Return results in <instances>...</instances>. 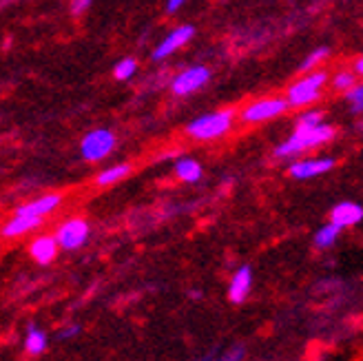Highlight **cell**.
<instances>
[{
	"label": "cell",
	"mask_w": 363,
	"mask_h": 361,
	"mask_svg": "<svg viewBox=\"0 0 363 361\" xmlns=\"http://www.w3.org/2000/svg\"><path fill=\"white\" fill-rule=\"evenodd\" d=\"M335 135V129L328 124H319V126H311V129H303V126H297L295 133L290 135L284 144L275 149L277 157H293L299 155L308 149H315L319 144H325Z\"/></svg>",
	"instance_id": "obj_1"
},
{
	"label": "cell",
	"mask_w": 363,
	"mask_h": 361,
	"mask_svg": "<svg viewBox=\"0 0 363 361\" xmlns=\"http://www.w3.org/2000/svg\"><path fill=\"white\" fill-rule=\"evenodd\" d=\"M233 122H235V111H230V109L213 111V113L199 116V118H195L193 122H189V124H186V133H189L193 140L208 142V140H217V138L226 135V133L230 131Z\"/></svg>",
	"instance_id": "obj_2"
},
{
	"label": "cell",
	"mask_w": 363,
	"mask_h": 361,
	"mask_svg": "<svg viewBox=\"0 0 363 361\" xmlns=\"http://www.w3.org/2000/svg\"><path fill=\"white\" fill-rule=\"evenodd\" d=\"M328 76L323 71H315V74H308L306 78L297 80L295 84H290L288 94H286V102L288 106H306L313 104L315 100H319L321 96V87L325 84Z\"/></svg>",
	"instance_id": "obj_3"
},
{
	"label": "cell",
	"mask_w": 363,
	"mask_h": 361,
	"mask_svg": "<svg viewBox=\"0 0 363 361\" xmlns=\"http://www.w3.org/2000/svg\"><path fill=\"white\" fill-rule=\"evenodd\" d=\"M118 144V138L113 131L108 129H96L89 131L82 142H80V153L86 162H102L104 157H108L113 153Z\"/></svg>",
	"instance_id": "obj_4"
},
{
	"label": "cell",
	"mask_w": 363,
	"mask_h": 361,
	"mask_svg": "<svg viewBox=\"0 0 363 361\" xmlns=\"http://www.w3.org/2000/svg\"><path fill=\"white\" fill-rule=\"evenodd\" d=\"M56 242L60 248L65 250H78L82 248L89 238H91V226L84 218H69L67 222H62L56 231Z\"/></svg>",
	"instance_id": "obj_5"
},
{
	"label": "cell",
	"mask_w": 363,
	"mask_h": 361,
	"mask_svg": "<svg viewBox=\"0 0 363 361\" xmlns=\"http://www.w3.org/2000/svg\"><path fill=\"white\" fill-rule=\"evenodd\" d=\"M208 80H211L208 67L195 65V67L179 71V74L171 80V91L175 96H179V98H184V96H191V94L199 91V89H202Z\"/></svg>",
	"instance_id": "obj_6"
},
{
	"label": "cell",
	"mask_w": 363,
	"mask_h": 361,
	"mask_svg": "<svg viewBox=\"0 0 363 361\" xmlns=\"http://www.w3.org/2000/svg\"><path fill=\"white\" fill-rule=\"evenodd\" d=\"M286 109H288L286 98H264V100L250 102L242 111V120L246 124H257V122H266V120L281 116Z\"/></svg>",
	"instance_id": "obj_7"
},
{
	"label": "cell",
	"mask_w": 363,
	"mask_h": 361,
	"mask_svg": "<svg viewBox=\"0 0 363 361\" xmlns=\"http://www.w3.org/2000/svg\"><path fill=\"white\" fill-rule=\"evenodd\" d=\"M193 35H195V29H193L191 25H182V27L173 29V31L167 35V38L155 47V51L151 53V58H153L155 62L169 58L171 53H175L177 49H182L186 43H191Z\"/></svg>",
	"instance_id": "obj_8"
},
{
	"label": "cell",
	"mask_w": 363,
	"mask_h": 361,
	"mask_svg": "<svg viewBox=\"0 0 363 361\" xmlns=\"http://www.w3.org/2000/svg\"><path fill=\"white\" fill-rule=\"evenodd\" d=\"M62 202V195L60 193H47V195H40L31 200L29 204H23L18 206L13 215H23V218H40L45 220L49 213H53Z\"/></svg>",
	"instance_id": "obj_9"
},
{
	"label": "cell",
	"mask_w": 363,
	"mask_h": 361,
	"mask_svg": "<svg viewBox=\"0 0 363 361\" xmlns=\"http://www.w3.org/2000/svg\"><path fill=\"white\" fill-rule=\"evenodd\" d=\"M333 167H335L333 157H313V160H299L295 165H290L288 173L295 179H311V177L328 173Z\"/></svg>",
	"instance_id": "obj_10"
},
{
	"label": "cell",
	"mask_w": 363,
	"mask_h": 361,
	"mask_svg": "<svg viewBox=\"0 0 363 361\" xmlns=\"http://www.w3.org/2000/svg\"><path fill=\"white\" fill-rule=\"evenodd\" d=\"M58 242L53 235H38L31 244H29V255L35 264H40V266H49L53 260L58 257Z\"/></svg>",
	"instance_id": "obj_11"
},
{
	"label": "cell",
	"mask_w": 363,
	"mask_h": 361,
	"mask_svg": "<svg viewBox=\"0 0 363 361\" xmlns=\"http://www.w3.org/2000/svg\"><path fill=\"white\" fill-rule=\"evenodd\" d=\"M250 288H252V270H250V266L238 268V273L233 275V279L228 284V301L244 304L246 297L250 295Z\"/></svg>",
	"instance_id": "obj_12"
},
{
	"label": "cell",
	"mask_w": 363,
	"mask_h": 361,
	"mask_svg": "<svg viewBox=\"0 0 363 361\" xmlns=\"http://www.w3.org/2000/svg\"><path fill=\"white\" fill-rule=\"evenodd\" d=\"M363 220V206L357 202H339L330 211V222L337 224L339 228L354 226Z\"/></svg>",
	"instance_id": "obj_13"
},
{
	"label": "cell",
	"mask_w": 363,
	"mask_h": 361,
	"mask_svg": "<svg viewBox=\"0 0 363 361\" xmlns=\"http://www.w3.org/2000/svg\"><path fill=\"white\" fill-rule=\"evenodd\" d=\"M45 220L40 218H23V215H11V218L3 224L0 228V235L5 240H13V238H21V235H27V233L35 231Z\"/></svg>",
	"instance_id": "obj_14"
},
{
	"label": "cell",
	"mask_w": 363,
	"mask_h": 361,
	"mask_svg": "<svg viewBox=\"0 0 363 361\" xmlns=\"http://www.w3.org/2000/svg\"><path fill=\"white\" fill-rule=\"evenodd\" d=\"M47 344H49V339H47L45 331H40L31 321L29 326H27V335H25V350H27V355H31V357L43 355L47 350Z\"/></svg>",
	"instance_id": "obj_15"
},
{
	"label": "cell",
	"mask_w": 363,
	"mask_h": 361,
	"mask_svg": "<svg viewBox=\"0 0 363 361\" xmlns=\"http://www.w3.org/2000/svg\"><path fill=\"white\" fill-rule=\"evenodd\" d=\"M175 175L182 179V182H189L195 184L202 179V165L193 157H182L175 162Z\"/></svg>",
	"instance_id": "obj_16"
},
{
	"label": "cell",
	"mask_w": 363,
	"mask_h": 361,
	"mask_svg": "<svg viewBox=\"0 0 363 361\" xmlns=\"http://www.w3.org/2000/svg\"><path fill=\"white\" fill-rule=\"evenodd\" d=\"M131 175V165H113V167H108V169H104L102 173H98V177H96V184L98 187H113V184H118V182H122L124 177H129Z\"/></svg>",
	"instance_id": "obj_17"
},
{
	"label": "cell",
	"mask_w": 363,
	"mask_h": 361,
	"mask_svg": "<svg viewBox=\"0 0 363 361\" xmlns=\"http://www.w3.org/2000/svg\"><path fill=\"white\" fill-rule=\"evenodd\" d=\"M341 231H343V228H339L337 224L328 222V224L321 226V228L315 233V246H317L319 250H325V248L335 246L337 240H339V235H341Z\"/></svg>",
	"instance_id": "obj_18"
},
{
	"label": "cell",
	"mask_w": 363,
	"mask_h": 361,
	"mask_svg": "<svg viewBox=\"0 0 363 361\" xmlns=\"http://www.w3.org/2000/svg\"><path fill=\"white\" fill-rule=\"evenodd\" d=\"M138 74V60L135 58H124L113 67L116 80H131Z\"/></svg>",
	"instance_id": "obj_19"
},
{
	"label": "cell",
	"mask_w": 363,
	"mask_h": 361,
	"mask_svg": "<svg viewBox=\"0 0 363 361\" xmlns=\"http://www.w3.org/2000/svg\"><path fill=\"white\" fill-rule=\"evenodd\" d=\"M328 53H330V49H328V47H319V49H315V51L311 53V56H308V58L301 62L299 71H301V74H308V71L315 69L319 62H323L325 58H328Z\"/></svg>",
	"instance_id": "obj_20"
},
{
	"label": "cell",
	"mask_w": 363,
	"mask_h": 361,
	"mask_svg": "<svg viewBox=\"0 0 363 361\" xmlns=\"http://www.w3.org/2000/svg\"><path fill=\"white\" fill-rule=\"evenodd\" d=\"M333 87L337 89V91H350V89L354 87V74H350V71H341V74L335 76L333 80Z\"/></svg>",
	"instance_id": "obj_21"
},
{
	"label": "cell",
	"mask_w": 363,
	"mask_h": 361,
	"mask_svg": "<svg viewBox=\"0 0 363 361\" xmlns=\"http://www.w3.org/2000/svg\"><path fill=\"white\" fill-rule=\"evenodd\" d=\"M323 120V113L321 111H306L299 116L297 120V126H303V129H311V126H319Z\"/></svg>",
	"instance_id": "obj_22"
},
{
	"label": "cell",
	"mask_w": 363,
	"mask_h": 361,
	"mask_svg": "<svg viewBox=\"0 0 363 361\" xmlns=\"http://www.w3.org/2000/svg\"><path fill=\"white\" fill-rule=\"evenodd\" d=\"M348 100L354 113H363V84H354L348 91Z\"/></svg>",
	"instance_id": "obj_23"
},
{
	"label": "cell",
	"mask_w": 363,
	"mask_h": 361,
	"mask_svg": "<svg viewBox=\"0 0 363 361\" xmlns=\"http://www.w3.org/2000/svg\"><path fill=\"white\" fill-rule=\"evenodd\" d=\"M80 331H82V328L78 326V323H69V326H62V328L58 331V339H60V341H69V339L78 337Z\"/></svg>",
	"instance_id": "obj_24"
},
{
	"label": "cell",
	"mask_w": 363,
	"mask_h": 361,
	"mask_svg": "<svg viewBox=\"0 0 363 361\" xmlns=\"http://www.w3.org/2000/svg\"><path fill=\"white\" fill-rule=\"evenodd\" d=\"M91 5H94V0H71V13L82 16L84 11L91 9Z\"/></svg>",
	"instance_id": "obj_25"
},
{
	"label": "cell",
	"mask_w": 363,
	"mask_h": 361,
	"mask_svg": "<svg viewBox=\"0 0 363 361\" xmlns=\"http://www.w3.org/2000/svg\"><path fill=\"white\" fill-rule=\"evenodd\" d=\"M244 355H246L244 346H235L233 350H228L224 357H220L217 361H242V359H244Z\"/></svg>",
	"instance_id": "obj_26"
},
{
	"label": "cell",
	"mask_w": 363,
	"mask_h": 361,
	"mask_svg": "<svg viewBox=\"0 0 363 361\" xmlns=\"http://www.w3.org/2000/svg\"><path fill=\"white\" fill-rule=\"evenodd\" d=\"M186 0H167V11L169 13H175V11H179V7L184 5Z\"/></svg>",
	"instance_id": "obj_27"
},
{
	"label": "cell",
	"mask_w": 363,
	"mask_h": 361,
	"mask_svg": "<svg viewBox=\"0 0 363 361\" xmlns=\"http://www.w3.org/2000/svg\"><path fill=\"white\" fill-rule=\"evenodd\" d=\"M354 71H357L359 76H363V56H361V58L357 60V65H354Z\"/></svg>",
	"instance_id": "obj_28"
}]
</instances>
